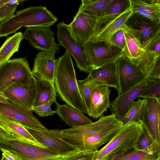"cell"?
Returning a JSON list of instances; mask_svg holds the SVG:
<instances>
[{
	"instance_id": "6da1fadb",
	"label": "cell",
	"mask_w": 160,
	"mask_h": 160,
	"mask_svg": "<svg viewBox=\"0 0 160 160\" xmlns=\"http://www.w3.org/2000/svg\"><path fill=\"white\" fill-rule=\"evenodd\" d=\"M54 84L56 92L63 101L82 113H87V109L79 89L71 56L67 50L57 59Z\"/></svg>"
},
{
	"instance_id": "7a4b0ae2",
	"label": "cell",
	"mask_w": 160,
	"mask_h": 160,
	"mask_svg": "<svg viewBox=\"0 0 160 160\" xmlns=\"http://www.w3.org/2000/svg\"><path fill=\"white\" fill-rule=\"evenodd\" d=\"M123 126L113 114L102 116L94 122L77 127L76 139L85 151L94 152L113 138Z\"/></svg>"
},
{
	"instance_id": "3957f363",
	"label": "cell",
	"mask_w": 160,
	"mask_h": 160,
	"mask_svg": "<svg viewBox=\"0 0 160 160\" xmlns=\"http://www.w3.org/2000/svg\"><path fill=\"white\" fill-rule=\"evenodd\" d=\"M57 18L46 7L33 6L18 11L0 23V37L14 33L22 27H49Z\"/></svg>"
},
{
	"instance_id": "277c9868",
	"label": "cell",
	"mask_w": 160,
	"mask_h": 160,
	"mask_svg": "<svg viewBox=\"0 0 160 160\" xmlns=\"http://www.w3.org/2000/svg\"><path fill=\"white\" fill-rule=\"evenodd\" d=\"M143 130L141 121L127 123L104 147L94 152L92 160H106L115 154L134 150Z\"/></svg>"
},
{
	"instance_id": "5b68a950",
	"label": "cell",
	"mask_w": 160,
	"mask_h": 160,
	"mask_svg": "<svg viewBox=\"0 0 160 160\" xmlns=\"http://www.w3.org/2000/svg\"><path fill=\"white\" fill-rule=\"evenodd\" d=\"M18 156L22 160H60L62 157L49 149L34 145L11 134L0 135V149Z\"/></svg>"
},
{
	"instance_id": "8992f818",
	"label": "cell",
	"mask_w": 160,
	"mask_h": 160,
	"mask_svg": "<svg viewBox=\"0 0 160 160\" xmlns=\"http://www.w3.org/2000/svg\"><path fill=\"white\" fill-rule=\"evenodd\" d=\"M34 76L25 57L14 58L0 65V93L14 81L29 84Z\"/></svg>"
},
{
	"instance_id": "52a82bcc",
	"label": "cell",
	"mask_w": 160,
	"mask_h": 160,
	"mask_svg": "<svg viewBox=\"0 0 160 160\" xmlns=\"http://www.w3.org/2000/svg\"><path fill=\"white\" fill-rule=\"evenodd\" d=\"M126 26L145 51L160 40V23L132 13L127 21Z\"/></svg>"
},
{
	"instance_id": "ba28073f",
	"label": "cell",
	"mask_w": 160,
	"mask_h": 160,
	"mask_svg": "<svg viewBox=\"0 0 160 160\" xmlns=\"http://www.w3.org/2000/svg\"><path fill=\"white\" fill-rule=\"evenodd\" d=\"M24 126L39 143L62 158L79 151L76 148L65 141L58 129L49 130Z\"/></svg>"
},
{
	"instance_id": "9c48e42d",
	"label": "cell",
	"mask_w": 160,
	"mask_h": 160,
	"mask_svg": "<svg viewBox=\"0 0 160 160\" xmlns=\"http://www.w3.org/2000/svg\"><path fill=\"white\" fill-rule=\"evenodd\" d=\"M92 70L114 62L123 55L122 51L107 41L93 42L90 40L84 45Z\"/></svg>"
},
{
	"instance_id": "30bf717a",
	"label": "cell",
	"mask_w": 160,
	"mask_h": 160,
	"mask_svg": "<svg viewBox=\"0 0 160 160\" xmlns=\"http://www.w3.org/2000/svg\"><path fill=\"white\" fill-rule=\"evenodd\" d=\"M57 28L59 44L72 56L79 70L89 73L92 69L86 56L84 46H81L76 41L71 34L68 24L63 21L57 24Z\"/></svg>"
},
{
	"instance_id": "8fae6325",
	"label": "cell",
	"mask_w": 160,
	"mask_h": 160,
	"mask_svg": "<svg viewBox=\"0 0 160 160\" xmlns=\"http://www.w3.org/2000/svg\"><path fill=\"white\" fill-rule=\"evenodd\" d=\"M120 94L134 87L147 77L139 66L132 63L123 55L115 62Z\"/></svg>"
},
{
	"instance_id": "7c38bea8",
	"label": "cell",
	"mask_w": 160,
	"mask_h": 160,
	"mask_svg": "<svg viewBox=\"0 0 160 160\" xmlns=\"http://www.w3.org/2000/svg\"><path fill=\"white\" fill-rule=\"evenodd\" d=\"M98 20L88 13L78 12L68 25L72 35L79 44L84 46L93 37Z\"/></svg>"
},
{
	"instance_id": "4fadbf2b",
	"label": "cell",
	"mask_w": 160,
	"mask_h": 160,
	"mask_svg": "<svg viewBox=\"0 0 160 160\" xmlns=\"http://www.w3.org/2000/svg\"><path fill=\"white\" fill-rule=\"evenodd\" d=\"M147 77L134 87L118 95L110 104L112 114L120 121L125 116L132 102L139 97L144 90L153 81Z\"/></svg>"
},
{
	"instance_id": "5bb4252c",
	"label": "cell",
	"mask_w": 160,
	"mask_h": 160,
	"mask_svg": "<svg viewBox=\"0 0 160 160\" xmlns=\"http://www.w3.org/2000/svg\"><path fill=\"white\" fill-rule=\"evenodd\" d=\"M0 94L24 108L31 110L36 94L35 77H32L30 83L27 85H22L14 81Z\"/></svg>"
},
{
	"instance_id": "9a60e30c",
	"label": "cell",
	"mask_w": 160,
	"mask_h": 160,
	"mask_svg": "<svg viewBox=\"0 0 160 160\" xmlns=\"http://www.w3.org/2000/svg\"><path fill=\"white\" fill-rule=\"evenodd\" d=\"M54 34L49 27H26L23 37L33 47L42 52L53 48L59 50L60 45L55 42Z\"/></svg>"
},
{
	"instance_id": "2e32d148",
	"label": "cell",
	"mask_w": 160,
	"mask_h": 160,
	"mask_svg": "<svg viewBox=\"0 0 160 160\" xmlns=\"http://www.w3.org/2000/svg\"><path fill=\"white\" fill-rule=\"evenodd\" d=\"M59 49L53 48L41 51L37 55L34 59L33 75L36 78L45 80L54 84L57 63L55 55Z\"/></svg>"
},
{
	"instance_id": "e0dca14e",
	"label": "cell",
	"mask_w": 160,
	"mask_h": 160,
	"mask_svg": "<svg viewBox=\"0 0 160 160\" xmlns=\"http://www.w3.org/2000/svg\"><path fill=\"white\" fill-rule=\"evenodd\" d=\"M8 100L6 103L0 102V116L14 119L24 126L46 129L34 116L31 110Z\"/></svg>"
},
{
	"instance_id": "ac0fdd59",
	"label": "cell",
	"mask_w": 160,
	"mask_h": 160,
	"mask_svg": "<svg viewBox=\"0 0 160 160\" xmlns=\"http://www.w3.org/2000/svg\"><path fill=\"white\" fill-rule=\"evenodd\" d=\"M145 99L141 121L149 130L154 140L160 143V98Z\"/></svg>"
},
{
	"instance_id": "d6986e66",
	"label": "cell",
	"mask_w": 160,
	"mask_h": 160,
	"mask_svg": "<svg viewBox=\"0 0 160 160\" xmlns=\"http://www.w3.org/2000/svg\"><path fill=\"white\" fill-rule=\"evenodd\" d=\"M111 90L106 85H99L93 90L90 108L87 114L93 118H99L110 106L109 97Z\"/></svg>"
},
{
	"instance_id": "ffe728a7",
	"label": "cell",
	"mask_w": 160,
	"mask_h": 160,
	"mask_svg": "<svg viewBox=\"0 0 160 160\" xmlns=\"http://www.w3.org/2000/svg\"><path fill=\"white\" fill-rule=\"evenodd\" d=\"M89 79L99 82L102 85L116 89L120 94L118 75L115 62L98 68L92 70L87 77Z\"/></svg>"
},
{
	"instance_id": "44dd1931",
	"label": "cell",
	"mask_w": 160,
	"mask_h": 160,
	"mask_svg": "<svg viewBox=\"0 0 160 160\" xmlns=\"http://www.w3.org/2000/svg\"><path fill=\"white\" fill-rule=\"evenodd\" d=\"M132 14L130 7L118 17L103 25L94 33L91 40L93 42L108 41L118 31L127 29L126 22Z\"/></svg>"
},
{
	"instance_id": "7402d4cb",
	"label": "cell",
	"mask_w": 160,
	"mask_h": 160,
	"mask_svg": "<svg viewBox=\"0 0 160 160\" xmlns=\"http://www.w3.org/2000/svg\"><path fill=\"white\" fill-rule=\"evenodd\" d=\"M133 13L160 23V0H129Z\"/></svg>"
},
{
	"instance_id": "603a6c76",
	"label": "cell",
	"mask_w": 160,
	"mask_h": 160,
	"mask_svg": "<svg viewBox=\"0 0 160 160\" xmlns=\"http://www.w3.org/2000/svg\"><path fill=\"white\" fill-rule=\"evenodd\" d=\"M56 108L55 110L60 118L66 124L71 127L79 126L92 122L88 117L78 110L67 104H60L56 99Z\"/></svg>"
},
{
	"instance_id": "cb8c5ba5",
	"label": "cell",
	"mask_w": 160,
	"mask_h": 160,
	"mask_svg": "<svg viewBox=\"0 0 160 160\" xmlns=\"http://www.w3.org/2000/svg\"><path fill=\"white\" fill-rule=\"evenodd\" d=\"M130 6L129 0H111L98 19L95 33L103 25L124 12Z\"/></svg>"
},
{
	"instance_id": "d4e9b609",
	"label": "cell",
	"mask_w": 160,
	"mask_h": 160,
	"mask_svg": "<svg viewBox=\"0 0 160 160\" xmlns=\"http://www.w3.org/2000/svg\"><path fill=\"white\" fill-rule=\"evenodd\" d=\"M0 125L14 136L34 145L47 148L37 142L24 126L17 121L0 116Z\"/></svg>"
},
{
	"instance_id": "484cf974",
	"label": "cell",
	"mask_w": 160,
	"mask_h": 160,
	"mask_svg": "<svg viewBox=\"0 0 160 160\" xmlns=\"http://www.w3.org/2000/svg\"><path fill=\"white\" fill-rule=\"evenodd\" d=\"M124 34L126 44L122 51L123 55L127 58L132 63L138 66L139 61L143 55L145 51L127 28L124 32Z\"/></svg>"
},
{
	"instance_id": "4316f807",
	"label": "cell",
	"mask_w": 160,
	"mask_h": 160,
	"mask_svg": "<svg viewBox=\"0 0 160 160\" xmlns=\"http://www.w3.org/2000/svg\"><path fill=\"white\" fill-rule=\"evenodd\" d=\"M35 78L36 94L32 107L43 104L56 96L53 83L45 80Z\"/></svg>"
},
{
	"instance_id": "83f0119b",
	"label": "cell",
	"mask_w": 160,
	"mask_h": 160,
	"mask_svg": "<svg viewBox=\"0 0 160 160\" xmlns=\"http://www.w3.org/2000/svg\"><path fill=\"white\" fill-rule=\"evenodd\" d=\"M142 123L143 130L134 150L150 154L160 153V143L154 140L149 130Z\"/></svg>"
},
{
	"instance_id": "f1b7e54d",
	"label": "cell",
	"mask_w": 160,
	"mask_h": 160,
	"mask_svg": "<svg viewBox=\"0 0 160 160\" xmlns=\"http://www.w3.org/2000/svg\"><path fill=\"white\" fill-rule=\"evenodd\" d=\"M23 39V34L18 32L6 39L0 48V65L10 60L13 54L18 51Z\"/></svg>"
},
{
	"instance_id": "f546056e",
	"label": "cell",
	"mask_w": 160,
	"mask_h": 160,
	"mask_svg": "<svg viewBox=\"0 0 160 160\" xmlns=\"http://www.w3.org/2000/svg\"><path fill=\"white\" fill-rule=\"evenodd\" d=\"M111 0H82L78 12L88 13L98 19Z\"/></svg>"
},
{
	"instance_id": "4dcf8cb0",
	"label": "cell",
	"mask_w": 160,
	"mask_h": 160,
	"mask_svg": "<svg viewBox=\"0 0 160 160\" xmlns=\"http://www.w3.org/2000/svg\"><path fill=\"white\" fill-rule=\"evenodd\" d=\"M159 62H160V52H155L149 49L145 51L139 61L138 66L147 76L151 72Z\"/></svg>"
},
{
	"instance_id": "1f68e13d",
	"label": "cell",
	"mask_w": 160,
	"mask_h": 160,
	"mask_svg": "<svg viewBox=\"0 0 160 160\" xmlns=\"http://www.w3.org/2000/svg\"><path fill=\"white\" fill-rule=\"evenodd\" d=\"M145 102V99L138 98L132 102L126 114L120 120L123 125L131 122L141 121Z\"/></svg>"
},
{
	"instance_id": "d6a6232c",
	"label": "cell",
	"mask_w": 160,
	"mask_h": 160,
	"mask_svg": "<svg viewBox=\"0 0 160 160\" xmlns=\"http://www.w3.org/2000/svg\"><path fill=\"white\" fill-rule=\"evenodd\" d=\"M78 82L81 95L88 112L90 108L93 90L95 87L101 85L88 78L84 80H79Z\"/></svg>"
},
{
	"instance_id": "836d02e7",
	"label": "cell",
	"mask_w": 160,
	"mask_h": 160,
	"mask_svg": "<svg viewBox=\"0 0 160 160\" xmlns=\"http://www.w3.org/2000/svg\"><path fill=\"white\" fill-rule=\"evenodd\" d=\"M139 97L143 99L148 98H160V79L153 80Z\"/></svg>"
},
{
	"instance_id": "e575fe53",
	"label": "cell",
	"mask_w": 160,
	"mask_h": 160,
	"mask_svg": "<svg viewBox=\"0 0 160 160\" xmlns=\"http://www.w3.org/2000/svg\"><path fill=\"white\" fill-rule=\"evenodd\" d=\"M24 0H15L13 2L7 4L0 8V22L8 19L14 15L18 5Z\"/></svg>"
},
{
	"instance_id": "d590c367",
	"label": "cell",
	"mask_w": 160,
	"mask_h": 160,
	"mask_svg": "<svg viewBox=\"0 0 160 160\" xmlns=\"http://www.w3.org/2000/svg\"><path fill=\"white\" fill-rule=\"evenodd\" d=\"M56 99V98H53L43 104L33 107L32 108L31 111L41 117L52 115L55 113V111L52 109L51 105Z\"/></svg>"
},
{
	"instance_id": "8d00e7d4",
	"label": "cell",
	"mask_w": 160,
	"mask_h": 160,
	"mask_svg": "<svg viewBox=\"0 0 160 160\" xmlns=\"http://www.w3.org/2000/svg\"><path fill=\"white\" fill-rule=\"evenodd\" d=\"M126 155L131 160H160V153L150 154L134 150Z\"/></svg>"
},
{
	"instance_id": "74e56055",
	"label": "cell",
	"mask_w": 160,
	"mask_h": 160,
	"mask_svg": "<svg viewBox=\"0 0 160 160\" xmlns=\"http://www.w3.org/2000/svg\"><path fill=\"white\" fill-rule=\"evenodd\" d=\"M126 29L118 31L110 37L107 42L111 44L120 49L123 51L126 44L124 33Z\"/></svg>"
},
{
	"instance_id": "f35d334b",
	"label": "cell",
	"mask_w": 160,
	"mask_h": 160,
	"mask_svg": "<svg viewBox=\"0 0 160 160\" xmlns=\"http://www.w3.org/2000/svg\"><path fill=\"white\" fill-rule=\"evenodd\" d=\"M94 152L79 151L62 158V160H92Z\"/></svg>"
},
{
	"instance_id": "ab89813d",
	"label": "cell",
	"mask_w": 160,
	"mask_h": 160,
	"mask_svg": "<svg viewBox=\"0 0 160 160\" xmlns=\"http://www.w3.org/2000/svg\"><path fill=\"white\" fill-rule=\"evenodd\" d=\"M149 79L154 80L160 79V62H159L151 72L147 76Z\"/></svg>"
},
{
	"instance_id": "60d3db41",
	"label": "cell",
	"mask_w": 160,
	"mask_h": 160,
	"mask_svg": "<svg viewBox=\"0 0 160 160\" xmlns=\"http://www.w3.org/2000/svg\"><path fill=\"white\" fill-rule=\"evenodd\" d=\"M2 152V156L8 160H22L18 156L11 153L9 151L3 149H0Z\"/></svg>"
},
{
	"instance_id": "b9f144b4",
	"label": "cell",
	"mask_w": 160,
	"mask_h": 160,
	"mask_svg": "<svg viewBox=\"0 0 160 160\" xmlns=\"http://www.w3.org/2000/svg\"><path fill=\"white\" fill-rule=\"evenodd\" d=\"M106 160H131L124 153L120 152L108 158Z\"/></svg>"
},
{
	"instance_id": "7bdbcfd3",
	"label": "cell",
	"mask_w": 160,
	"mask_h": 160,
	"mask_svg": "<svg viewBox=\"0 0 160 160\" xmlns=\"http://www.w3.org/2000/svg\"><path fill=\"white\" fill-rule=\"evenodd\" d=\"M11 133L0 125V135L4 136H9Z\"/></svg>"
},
{
	"instance_id": "ee69618b",
	"label": "cell",
	"mask_w": 160,
	"mask_h": 160,
	"mask_svg": "<svg viewBox=\"0 0 160 160\" xmlns=\"http://www.w3.org/2000/svg\"><path fill=\"white\" fill-rule=\"evenodd\" d=\"M15 1L13 0H0V8L7 4L13 2Z\"/></svg>"
},
{
	"instance_id": "f6af8a7d",
	"label": "cell",
	"mask_w": 160,
	"mask_h": 160,
	"mask_svg": "<svg viewBox=\"0 0 160 160\" xmlns=\"http://www.w3.org/2000/svg\"><path fill=\"white\" fill-rule=\"evenodd\" d=\"M8 101V98L3 95L0 94V102L2 103H6Z\"/></svg>"
},
{
	"instance_id": "bcb514c9",
	"label": "cell",
	"mask_w": 160,
	"mask_h": 160,
	"mask_svg": "<svg viewBox=\"0 0 160 160\" xmlns=\"http://www.w3.org/2000/svg\"><path fill=\"white\" fill-rule=\"evenodd\" d=\"M1 160H7L5 157H4L2 156V157L1 158Z\"/></svg>"
},
{
	"instance_id": "7dc6e473",
	"label": "cell",
	"mask_w": 160,
	"mask_h": 160,
	"mask_svg": "<svg viewBox=\"0 0 160 160\" xmlns=\"http://www.w3.org/2000/svg\"></svg>"
}]
</instances>
